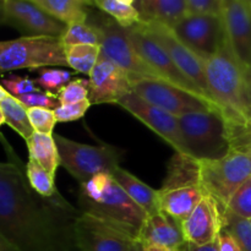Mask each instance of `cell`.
Masks as SVG:
<instances>
[{
  "instance_id": "cell-43",
  "label": "cell",
  "mask_w": 251,
  "mask_h": 251,
  "mask_svg": "<svg viewBox=\"0 0 251 251\" xmlns=\"http://www.w3.org/2000/svg\"><path fill=\"white\" fill-rule=\"evenodd\" d=\"M129 251H147V248H146V245L141 242V240L137 239V240H135L134 244L131 245V248H130Z\"/></svg>"
},
{
  "instance_id": "cell-25",
  "label": "cell",
  "mask_w": 251,
  "mask_h": 251,
  "mask_svg": "<svg viewBox=\"0 0 251 251\" xmlns=\"http://www.w3.org/2000/svg\"><path fill=\"white\" fill-rule=\"evenodd\" d=\"M92 6L107 14L124 28H130L141 22L135 0H95Z\"/></svg>"
},
{
  "instance_id": "cell-13",
  "label": "cell",
  "mask_w": 251,
  "mask_h": 251,
  "mask_svg": "<svg viewBox=\"0 0 251 251\" xmlns=\"http://www.w3.org/2000/svg\"><path fill=\"white\" fill-rule=\"evenodd\" d=\"M172 29L184 44L206 61L220 50L226 39L222 16L186 15Z\"/></svg>"
},
{
  "instance_id": "cell-16",
  "label": "cell",
  "mask_w": 251,
  "mask_h": 251,
  "mask_svg": "<svg viewBox=\"0 0 251 251\" xmlns=\"http://www.w3.org/2000/svg\"><path fill=\"white\" fill-rule=\"evenodd\" d=\"M88 100L92 104L114 103L131 92L130 77L124 70L100 53L88 76Z\"/></svg>"
},
{
  "instance_id": "cell-18",
  "label": "cell",
  "mask_w": 251,
  "mask_h": 251,
  "mask_svg": "<svg viewBox=\"0 0 251 251\" xmlns=\"http://www.w3.org/2000/svg\"><path fill=\"white\" fill-rule=\"evenodd\" d=\"M225 213L226 211L215 199L206 195L181 225L185 242L205 245L217 240L221 230L225 228Z\"/></svg>"
},
{
  "instance_id": "cell-15",
  "label": "cell",
  "mask_w": 251,
  "mask_h": 251,
  "mask_svg": "<svg viewBox=\"0 0 251 251\" xmlns=\"http://www.w3.org/2000/svg\"><path fill=\"white\" fill-rule=\"evenodd\" d=\"M6 25L16 28L22 37H59L68 26L44 12L32 0H5Z\"/></svg>"
},
{
  "instance_id": "cell-41",
  "label": "cell",
  "mask_w": 251,
  "mask_h": 251,
  "mask_svg": "<svg viewBox=\"0 0 251 251\" xmlns=\"http://www.w3.org/2000/svg\"><path fill=\"white\" fill-rule=\"evenodd\" d=\"M0 251H20L0 233Z\"/></svg>"
},
{
  "instance_id": "cell-34",
  "label": "cell",
  "mask_w": 251,
  "mask_h": 251,
  "mask_svg": "<svg viewBox=\"0 0 251 251\" xmlns=\"http://www.w3.org/2000/svg\"><path fill=\"white\" fill-rule=\"evenodd\" d=\"M27 114L34 131L53 135L56 124L54 110L46 108H27Z\"/></svg>"
},
{
  "instance_id": "cell-17",
  "label": "cell",
  "mask_w": 251,
  "mask_h": 251,
  "mask_svg": "<svg viewBox=\"0 0 251 251\" xmlns=\"http://www.w3.org/2000/svg\"><path fill=\"white\" fill-rule=\"evenodd\" d=\"M226 36L237 58L251 68V7L248 0H225L222 12Z\"/></svg>"
},
{
  "instance_id": "cell-30",
  "label": "cell",
  "mask_w": 251,
  "mask_h": 251,
  "mask_svg": "<svg viewBox=\"0 0 251 251\" xmlns=\"http://www.w3.org/2000/svg\"><path fill=\"white\" fill-rule=\"evenodd\" d=\"M71 77H73V74L68 70L46 68L39 70L38 77L34 80V82L39 88L44 90V92L56 95L64 86L70 82Z\"/></svg>"
},
{
  "instance_id": "cell-27",
  "label": "cell",
  "mask_w": 251,
  "mask_h": 251,
  "mask_svg": "<svg viewBox=\"0 0 251 251\" xmlns=\"http://www.w3.org/2000/svg\"><path fill=\"white\" fill-rule=\"evenodd\" d=\"M65 54L68 68L73 69L75 73L90 76L100 59V47L86 44L65 47Z\"/></svg>"
},
{
  "instance_id": "cell-21",
  "label": "cell",
  "mask_w": 251,
  "mask_h": 251,
  "mask_svg": "<svg viewBox=\"0 0 251 251\" xmlns=\"http://www.w3.org/2000/svg\"><path fill=\"white\" fill-rule=\"evenodd\" d=\"M141 24L174 27L188 15L186 0H137L135 1Z\"/></svg>"
},
{
  "instance_id": "cell-48",
  "label": "cell",
  "mask_w": 251,
  "mask_h": 251,
  "mask_svg": "<svg viewBox=\"0 0 251 251\" xmlns=\"http://www.w3.org/2000/svg\"><path fill=\"white\" fill-rule=\"evenodd\" d=\"M250 74H251V68H250Z\"/></svg>"
},
{
  "instance_id": "cell-35",
  "label": "cell",
  "mask_w": 251,
  "mask_h": 251,
  "mask_svg": "<svg viewBox=\"0 0 251 251\" xmlns=\"http://www.w3.org/2000/svg\"><path fill=\"white\" fill-rule=\"evenodd\" d=\"M225 0H186L188 15L222 16Z\"/></svg>"
},
{
  "instance_id": "cell-42",
  "label": "cell",
  "mask_w": 251,
  "mask_h": 251,
  "mask_svg": "<svg viewBox=\"0 0 251 251\" xmlns=\"http://www.w3.org/2000/svg\"><path fill=\"white\" fill-rule=\"evenodd\" d=\"M6 25V10H5V0H0V26Z\"/></svg>"
},
{
  "instance_id": "cell-23",
  "label": "cell",
  "mask_w": 251,
  "mask_h": 251,
  "mask_svg": "<svg viewBox=\"0 0 251 251\" xmlns=\"http://www.w3.org/2000/svg\"><path fill=\"white\" fill-rule=\"evenodd\" d=\"M44 12L70 26L87 22L91 15L92 1L85 0H32Z\"/></svg>"
},
{
  "instance_id": "cell-31",
  "label": "cell",
  "mask_w": 251,
  "mask_h": 251,
  "mask_svg": "<svg viewBox=\"0 0 251 251\" xmlns=\"http://www.w3.org/2000/svg\"><path fill=\"white\" fill-rule=\"evenodd\" d=\"M225 228L237 239L242 251H251V220H245L226 211Z\"/></svg>"
},
{
  "instance_id": "cell-14",
  "label": "cell",
  "mask_w": 251,
  "mask_h": 251,
  "mask_svg": "<svg viewBox=\"0 0 251 251\" xmlns=\"http://www.w3.org/2000/svg\"><path fill=\"white\" fill-rule=\"evenodd\" d=\"M117 104L130 113L137 120L144 123L149 129L158 135L169 146L173 147L174 151L178 153L188 154L183 136H181L178 118L156 105H152L151 103L144 100L134 92L127 93Z\"/></svg>"
},
{
  "instance_id": "cell-49",
  "label": "cell",
  "mask_w": 251,
  "mask_h": 251,
  "mask_svg": "<svg viewBox=\"0 0 251 251\" xmlns=\"http://www.w3.org/2000/svg\"><path fill=\"white\" fill-rule=\"evenodd\" d=\"M147 251H149V249H147Z\"/></svg>"
},
{
  "instance_id": "cell-37",
  "label": "cell",
  "mask_w": 251,
  "mask_h": 251,
  "mask_svg": "<svg viewBox=\"0 0 251 251\" xmlns=\"http://www.w3.org/2000/svg\"><path fill=\"white\" fill-rule=\"evenodd\" d=\"M26 108H46V109H56L60 105L56 95L50 92H37L28 93V95L16 97Z\"/></svg>"
},
{
  "instance_id": "cell-2",
  "label": "cell",
  "mask_w": 251,
  "mask_h": 251,
  "mask_svg": "<svg viewBox=\"0 0 251 251\" xmlns=\"http://www.w3.org/2000/svg\"><path fill=\"white\" fill-rule=\"evenodd\" d=\"M208 91L227 123L228 134L251 129V74L226 36L220 50L206 61Z\"/></svg>"
},
{
  "instance_id": "cell-24",
  "label": "cell",
  "mask_w": 251,
  "mask_h": 251,
  "mask_svg": "<svg viewBox=\"0 0 251 251\" xmlns=\"http://www.w3.org/2000/svg\"><path fill=\"white\" fill-rule=\"evenodd\" d=\"M29 159H33L41 164L55 178L56 169L60 166L58 146L54 135L41 134L34 131L32 136L26 141Z\"/></svg>"
},
{
  "instance_id": "cell-19",
  "label": "cell",
  "mask_w": 251,
  "mask_h": 251,
  "mask_svg": "<svg viewBox=\"0 0 251 251\" xmlns=\"http://www.w3.org/2000/svg\"><path fill=\"white\" fill-rule=\"evenodd\" d=\"M139 239L147 249L162 248L169 251H181L186 244L181 226L163 212L147 216Z\"/></svg>"
},
{
  "instance_id": "cell-36",
  "label": "cell",
  "mask_w": 251,
  "mask_h": 251,
  "mask_svg": "<svg viewBox=\"0 0 251 251\" xmlns=\"http://www.w3.org/2000/svg\"><path fill=\"white\" fill-rule=\"evenodd\" d=\"M1 85L7 91V93L14 96V97H21V96L39 91L34 80H31L27 76L22 77V76L12 75L10 77L4 78L1 81Z\"/></svg>"
},
{
  "instance_id": "cell-12",
  "label": "cell",
  "mask_w": 251,
  "mask_h": 251,
  "mask_svg": "<svg viewBox=\"0 0 251 251\" xmlns=\"http://www.w3.org/2000/svg\"><path fill=\"white\" fill-rule=\"evenodd\" d=\"M75 234L80 251H129L137 240L123 228L82 212L76 220Z\"/></svg>"
},
{
  "instance_id": "cell-7",
  "label": "cell",
  "mask_w": 251,
  "mask_h": 251,
  "mask_svg": "<svg viewBox=\"0 0 251 251\" xmlns=\"http://www.w3.org/2000/svg\"><path fill=\"white\" fill-rule=\"evenodd\" d=\"M199 162L206 194L227 211L232 196L251 176V154L230 150L220 159Z\"/></svg>"
},
{
  "instance_id": "cell-10",
  "label": "cell",
  "mask_w": 251,
  "mask_h": 251,
  "mask_svg": "<svg viewBox=\"0 0 251 251\" xmlns=\"http://www.w3.org/2000/svg\"><path fill=\"white\" fill-rule=\"evenodd\" d=\"M140 25L168 53L179 70L199 88V91L208 100L213 102L210 96L207 77H206V60H203L186 44H184L171 27L159 24H141V22Z\"/></svg>"
},
{
  "instance_id": "cell-1",
  "label": "cell",
  "mask_w": 251,
  "mask_h": 251,
  "mask_svg": "<svg viewBox=\"0 0 251 251\" xmlns=\"http://www.w3.org/2000/svg\"><path fill=\"white\" fill-rule=\"evenodd\" d=\"M7 161L0 162V233L20 251H80L75 226L81 211L60 193L38 195L26 166L0 132Z\"/></svg>"
},
{
  "instance_id": "cell-32",
  "label": "cell",
  "mask_w": 251,
  "mask_h": 251,
  "mask_svg": "<svg viewBox=\"0 0 251 251\" xmlns=\"http://www.w3.org/2000/svg\"><path fill=\"white\" fill-rule=\"evenodd\" d=\"M227 212L251 220V176L232 196L227 206Z\"/></svg>"
},
{
  "instance_id": "cell-8",
  "label": "cell",
  "mask_w": 251,
  "mask_h": 251,
  "mask_svg": "<svg viewBox=\"0 0 251 251\" xmlns=\"http://www.w3.org/2000/svg\"><path fill=\"white\" fill-rule=\"evenodd\" d=\"M88 22L95 25L102 34L100 53L124 70L129 75L130 82L144 77L162 80L158 74L152 70L135 50L126 28L117 24L112 17L105 16L102 11L92 14V16L88 17Z\"/></svg>"
},
{
  "instance_id": "cell-29",
  "label": "cell",
  "mask_w": 251,
  "mask_h": 251,
  "mask_svg": "<svg viewBox=\"0 0 251 251\" xmlns=\"http://www.w3.org/2000/svg\"><path fill=\"white\" fill-rule=\"evenodd\" d=\"M26 176L31 188L43 198H51L59 191L54 183L55 178L33 159L28 158L26 163Z\"/></svg>"
},
{
  "instance_id": "cell-9",
  "label": "cell",
  "mask_w": 251,
  "mask_h": 251,
  "mask_svg": "<svg viewBox=\"0 0 251 251\" xmlns=\"http://www.w3.org/2000/svg\"><path fill=\"white\" fill-rule=\"evenodd\" d=\"M131 92L152 105L179 118L189 113L218 110L217 105L205 97L176 87L172 83L157 78H139L131 82ZM221 113V112H220Z\"/></svg>"
},
{
  "instance_id": "cell-44",
  "label": "cell",
  "mask_w": 251,
  "mask_h": 251,
  "mask_svg": "<svg viewBox=\"0 0 251 251\" xmlns=\"http://www.w3.org/2000/svg\"><path fill=\"white\" fill-rule=\"evenodd\" d=\"M9 96V93H7V91L5 90L4 87H2V85H0V102H1L2 100H5V98Z\"/></svg>"
},
{
  "instance_id": "cell-20",
  "label": "cell",
  "mask_w": 251,
  "mask_h": 251,
  "mask_svg": "<svg viewBox=\"0 0 251 251\" xmlns=\"http://www.w3.org/2000/svg\"><path fill=\"white\" fill-rule=\"evenodd\" d=\"M206 195L202 185L159 189V210L181 226Z\"/></svg>"
},
{
  "instance_id": "cell-45",
  "label": "cell",
  "mask_w": 251,
  "mask_h": 251,
  "mask_svg": "<svg viewBox=\"0 0 251 251\" xmlns=\"http://www.w3.org/2000/svg\"><path fill=\"white\" fill-rule=\"evenodd\" d=\"M5 123V119H4V114H2V110L1 108H0V126H1L2 124Z\"/></svg>"
},
{
  "instance_id": "cell-11",
  "label": "cell",
  "mask_w": 251,
  "mask_h": 251,
  "mask_svg": "<svg viewBox=\"0 0 251 251\" xmlns=\"http://www.w3.org/2000/svg\"><path fill=\"white\" fill-rule=\"evenodd\" d=\"M127 36L130 42L134 46L135 50L139 53L142 60L158 74L159 77L166 82L172 83L176 87L185 90L194 95L205 96L199 91V88L179 70L171 56L168 55L166 50L142 28L140 24L126 28ZM206 98V97H205ZM207 100V98H206ZM213 103V102H212Z\"/></svg>"
},
{
  "instance_id": "cell-46",
  "label": "cell",
  "mask_w": 251,
  "mask_h": 251,
  "mask_svg": "<svg viewBox=\"0 0 251 251\" xmlns=\"http://www.w3.org/2000/svg\"><path fill=\"white\" fill-rule=\"evenodd\" d=\"M149 251H169V250L162 249V248H150Z\"/></svg>"
},
{
  "instance_id": "cell-22",
  "label": "cell",
  "mask_w": 251,
  "mask_h": 251,
  "mask_svg": "<svg viewBox=\"0 0 251 251\" xmlns=\"http://www.w3.org/2000/svg\"><path fill=\"white\" fill-rule=\"evenodd\" d=\"M112 176L122 186L123 190L129 195V198L146 212L147 216L161 212L158 190L152 189L151 186H149L122 167L115 168Z\"/></svg>"
},
{
  "instance_id": "cell-47",
  "label": "cell",
  "mask_w": 251,
  "mask_h": 251,
  "mask_svg": "<svg viewBox=\"0 0 251 251\" xmlns=\"http://www.w3.org/2000/svg\"><path fill=\"white\" fill-rule=\"evenodd\" d=\"M248 2H249V5H250V7H251V0H248Z\"/></svg>"
},
{
  "instance_id": "cell-33",
  "label": "cell",
  "mask_w": 251,
  "mask_h": 251,
  "mask_svg": "<svg viewBox=\"0 0 251 251\" xmlns=\"http://www.w3.org/2000/svg\"><path fill=\"white\" fill-rule=\"evenodd\" d=\"M88 78H75L56 93V98L60 105L74 104L88 100Z\"/></svg>"
},
{
  "instance_id": "cell-28",
  "label": "cell",
  "mask_w": 251,
  "mask_h": 251,
  "mask_svg": "<svg viewBox=\"0 0 251 251\" xmlns=\"http://www.w3.org/2000/svg\"><path fill=\"white\" fill-rule=\"evenodd\" d=\"M64 46H100L102 42L100 31L91 22H82V24H74L68 26L65 33L61 37Z\"/></svg>"
},
{
  "instance_id": "cell-5",
  "label": "cell",
  "mask_w": 251,
  "mask_h": 251,
  "mask_svg": "<svg viewBox=\"0 0 251 251\" xmlns=\"http://www.w3.org/2000/svg\"><path fill=\"white\" fill-rule=\"evenodd\" d=\"M189 156L198 161H215L230 151L227 123L218 110L189 113L178 118Z\"/></svg>"
},
{
  "instance_id": "cell-6",
  "label": "cell",
  "mask_w": 251,
  "mask_h": 251,
  "mask_svg": "<svg viewBox=\"0 0 251 251\" xmlns=\"http://www.w3.org/2000/svg\"><path fill=\"white\" fill-rule=\"evenodd\" d=\"M54 66H68L65 46L59 37H20L0 41V74Z\"/></svg>"
},
{
  "instance_id": "cell-26",
  "label": "cell",
  "mask_w": 251,
  "mask_h": 251,
  "mask_svg": "<svg viewBox=\"0 0 251 251\" xmlns=\"http://www.w3.org/2000/svg\"><path fill=\"white\" fill-rule=\"evenodd\" d=\"M0 108L4 114L5 123L12 130H15L25 141H27L34 132L33 127L29 123L27 108L16 97L11 95H9L0 102Z\"/></svg>"
},
{
  "instance_id": "cell-3",
  "label": "cell",
  "mask_w": 251,
  "mask_h": 251,
  "mask_svg": "<svg viewBox=\"0 0 251 251\" xmlns=\"http://www.w3.org/2000/svg\"><path fill=\"white\" fill-rule=\"evenodd\" d=\"M82 213L113 223L139 239L147 215L129 198L110 174H100L81 184L77 198Z\"/></svg>"
},
{
  "instance_id": "cell-40",
  "label": "cell",
  "mask_w": 251,
  "mask_h": 251,
  "mask_svg": "<svg viewBox=\"0 0 251 251\" xmlns=\"http://www.w3.org/2000/svg\"><path fill=\"white\" fill-rule=\"evenodd\" d=\"M181 251H220L218 249V240H215L212 243H208L205 245H195L186 243Z\"/></svg>"
},
{
  "instance_id": "cell-38",
  "label": "cell",
  "mask_w": 251,
  "mask_h": 251,
  "mask_svg": "<svg viewBox=\"0 0 251 251\" xmlns=\"http://www.w3.org/2000/svg\"><path fill=\"white\" fill-rule=\"evenodd\" d=\"M90 107L91 103L88 100L78 103H74V104L59 105L56 109H54V115H55L56 122H75V120H80L81 118L85 117L86 112L90 109Z\"/></svg>"
},
{
  "instance_id": "cell-39",
  "label": "cell",
  "mask_w": 251,
  "mask_h": 251,
  "mask_svg": "<svg viewBox=\"0 0 251 251\" xmlns=\"http://www.w3.org/2000/svg\"><path fill=\"white\" fill-rule=\"evenodd\" d=\"M218 240V249L220 251H242L237 239L228 232L226 228L221 230L220 235L217 238Z\"/></svg>"
},
{
  "instance_id": "cell-4",
  "label": "cell",
  "mask_w": 251,
  "mask_h": 251,
  "mask_svg": "<svg viewBox=\"0 0 251 251\" xmlns=\"http://www.w3.org/2000/svg\"><path fill=\"white\" fill-rule=\"evenodd\" d=\"M58 146L60 167L81 184L100 174L112 176L120 167L125 151L108 144L87 145L61 135H54Z\"/></svg>"
}]
</instances>
